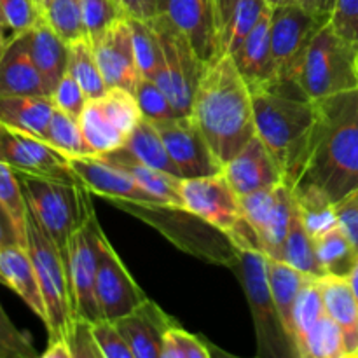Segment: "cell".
I'll list each match as a JSON object with an SVG mask.
<instances>
[{"instance_id": "6da1fadb", "label": "cell", "mask_w": 358, "mask_h": 358, "mask_svg": "<svg viewBox=\"0 0 358 358\" xmlns=\"http://www.w3.org/2000/svg\"><path fill=\"white\" fill-rule=\"evenodd\" d=\"M189 115L222 163L254 138L252 91L233 56L222 52L205 66Z\"/></svg>"}, {"instance_id": "7a4b0ae2", "label": "cell", "mask_w": 358, "mask_h": 358, "mask_svg": "<svg viewBox=\"0 0 358 358\" xmlns=\"http://www.w3.org/2000/svg\"><path fill=\"white\" fill-rule=\"evenodd\" d=\"M301 184L315 185L334 203L358 189V90L320 101V117L294 185Z\"/></svg>"}, {"instance_id": "3957f363", "label": "cell", "mask_w": 358, "mask_h": 358, "mask_svg": "<svg viewBox=\"0 0 358 358\" xmlns=\"http://www.w3.org/2000/svg\"><path fill=\"white\" fill-rule=\"evenodd\" d=\"M255 135L264 142L292 187L299 180L311 135L320 117V101L308 98L297 84H276L252 93Z\"/></svg>"}, {"instance_id": "277c9868", "label": "cell", "mask_w": 358, "mask_h": 358, "mask_svg": "<svg viewBox=\"0 0 358 358\" xmlns=\"http://www.w3.org/2000/svg\"><path fill=\"white\" fill-rule=\"evenodd\" d=\"M20 180L28 210L66 259L70 238L94 213L90 191L80 182H62L30 175H20Z\"/></svg>"}, {"instance_id": "5b68a950", "label": "cell", "mask_w": 358, "mask_h": 358, "mask_svg": "<svg viewBox=\"0 0 358 358\" xmlns=\"http://www.w3.org/2000/svg\"><path fill=\"white\" fill-rule=\"evenodd\" d=\"M27 250L34 262L44 297V325L48 329V338L49 341H58V339L66 341L70 325L76 318L66 261L30 210L27 220Z\"/></svg>"}, {"instance_id": "8992f818", "label": "cell", "mask_w": 358, "mask_h": 358, "mask_svg": "<svg viewBox=\"0 0 358 358\" xmlns=\"http://www.w3.org/2000/svg\"><path fill=\"white\" fill-rule=\"evenodd\" d=\"M236 271L247 296L257 338V357L292 358L297 357L285 334L271 287H269L268 255L259 248H233Z\"/></svg>"}, {"instance_id": "52a82bcc", "label": "cell", "mask_w": 358, "mask_h": 358, "mask_svg": "<svg viewBox=\"0 0 358 358\" xmlns=\"http://www.w3.org/2000/svg\"><path fill=\"white\" fill-rule=\"evenodd\" d=\"M357 45L338 35L331 23L325 24L311 42L306 52L297 86L315 101L358 90L355 66Z\"/></svg>"}, {"instance_id": "ba28073f", "label": "cell", "mask_w": 358, "mask_h": 358, "mask_svg": "<svg viewBox=\"0 0 358 358\" xmlns=\"http://www.w3.org/2000/svg\"><path fill=\"white\" fill-rule=\"evenodd\" d=\"M159 41L163 70L156 84L170 98L177 115H189L196 87L205 72V63L184 34L163 14L149 21Z\"/></svg>"}, {"instance_id": "9c48e42d", "label": "cell", "mask_w": 358, "mask_h": 358, "mask_svg": "<svg viewBox=\"0 0 358 358\" xmlns=\"http://www.w3.org/2000/svg\"><path fill=\"white\" fill-rule=\"evenodd\" d=\"M329 23L297 3L271 7V52L275 84H297L306 52L315 35Z\"/></svg>"}, {"instance_id": "30bf717a", "label": "cell", "mask_w": 358, "mask_h": 358, "mask_svg": "<svg viewBox=\"0 0 358 358\" xmlns=\"http://www.w3.org/2000/svg\"><path fill=\"white\" fill-rule=\"evenodd\" d=\"M180 192L185 212L222 233L227 240L236 236L248 224L241 212L240 196L222 173L182 178Z\"/></svg>"}, {"instance_id": "8fae6325", "label": "cell", "mask_w": 358, "mask_h": 358, "mask_svg": "<svg viewBox=\"0 0 358 358\" xmlns=\"http://www.w3.org/2000/svg\"><path fill=\"white\" fill-rule=\"evenodd\" d=\"M101 234L103 231L96 220V213H93L70 238L69 254L65 259L76 317L86 318L93 324L101 320L100 304H98L96 297V273L98 261H100Z\"/></svg>"}, {"instance_id": "7c38bea8", "label": "cell", "mask_w": 358, "mask_h": 358, "mask_svg": "<svg viewBox=\"0 0 358 358\" xmlns=\"http://www.w3.org/2000/svg\"><path fill=\"white\" fill-rule=\"evenodd\" d=\"M240 203L245 220L254 229L261 250L269 259L282 261L283 245L296 206L292 187L282 182L241 196Z\"/></svg>"}, {"instance_id": "4fadbf2b", "label": "cell", "mask_w": 358, "mask_h": 358, "mask_svg": "<svg viewBox=\"0 0 358 358\" xmlns=\"http://www.w3.org/2000/svg\"><path fill=\"white\" fill-rule=\"evenodd\" d=\"M0 163L13 168L17 175L79 182L69 164V157L34 135L14 131L0 124Z\"/></svg>"}, {"instance_id": "5bb4252c", "label": "cell", "mask_w": 358, "mask_h": 358, "mask_svg": "<svg viewBox=\"0 0 358 358\" xmlns=\"http://www.w3.org/2000/svg\"><path fill=\"white\" fill-rule=\"evenodd\" d=\"M166 145L168 154L182 178L212 177L222 173L224 163L217 157L191 115H178L168 121L154 122Z\"/></svg>"}, {"instance_id": "9a60e30c", "label": "cell", "mask_w": 358, "mask_h": 358, "mask_svg": "<svg viewBox=\"0 0 358 358\" xmlns=\"http://www.w3.org/2000/svg\"><path fill=\"white\" fill-rule=\"evenodd\" d=\"M96 297L101 318L115 322L131 313L147 299L126 266L115 254L105 234L100 240V261L96 273Z\"/></svg>"}, {"instance_id": "2e32d148", "label": "cell", "mask_w": 358, "mask_h": 358, "mask_svg": "<svg viewBox=\"0 0 358 358\" xmlns=\"http://www.w3.org/2000/svg\"><path fill=\"white\" fill-rule=\"evenodd\" d=\"M77 180L93 194L114 203H133L142 208H163L128 171L107 163L98 156L69 157Z\"/></svg>"}, {"instance_id": "e0dca14e", "label": "cell", "mask_w": 358, "mask_h": 358, "mask_svg": "<svg viewBox=\"0 0 358 358\" xmlns=\"http://www.w3.org/2000/svg\"><path fill=\"white\" fill-rule=\"evenodd\" d=\"M91 44L107 87H124L133 93L142 73L133 51L131 24L128 17L114 21L91 41Z\"/></svg>"}, {"instance_id": "ac0fdd59", "label": "cell", "mask_w": 358, "mask_h": 358, "mask_svg": "<svg viewBox=\"0 0 358 358\" xmlns=\"http://www.w3.org/2000/svg\"><path fill=\"white\" fill-rule=\"evenodd\" d=\"M159 14L166 16L187 37L205 65L222 55L213 0H159Z\"/></svg>"}, {"instance_id": "d6986e66", "label": "cell", "mask_w": 358, "mask_h": 358, "mask_svg": "<svg viewBox=\"0 0 358 358\" xmlns=\"http://www.w3.org/2000/svg\"><path fill=\"white\" fill-rule=\"evenodd\" d=\"M222 175L240 198L283 182L282 170L257 135L224 163Z\"/></svg>"}, {"instance_id": "ffe728a7", "label": "cell", "mask_w": 358, "mask_h": 358, "mask_svg": "<svg viewBox=\"0 0 358 358\" xmlns=\"http://www.w3.org/2000/svg\"><path fill=\"white\" fill-rule=\"evenodd\" d=\"M231 56L252 93L268 90L275 84L271 52V9L264 13L254 30L241 42L238 51Z\"/></svg>"}, {"instance_id": "44dd1931", "label": "cell", "mask_w": 358, "mask_h": 358, "mask_svg": "<svg viewBox=\"0 0 358 358\" xmlns=\"http://www.w3.org/2000/svg\"><path fill=\"white\" fill-rule=\"evenodd\" d=\"M173 324L175 322L150 299H145L131 313L115 320L135 358H161L163 336Z\"/></svg>"}, {"instance_id": "7402d4cb", "label": "cell", "mask_w": 358, "mask_h": 358, "mask_svg": "<svg viewBox=\"0 0 358 358\" xmlns=\"http://www.w3.org/2000/svg\"><path fill=\"white\" fill-rule=\"evenodd\" d=\"M49 94L41 72L28 51L27 34H13L0 59V96Z\"/></svg>"}, {"instance_id": "603a6c76", "label": "cell", "mask_w": 358, "mask_h": 358, "mask_svg": "<svg viewBox=\"0 0 358 358\" xmlns=\"http://www.w3.org/2000/svg\"><path fill=\"white\" fill-rule=\"evenodd\" d=\"M269 9L271 6L268 0H213L217 35L222 52L234 55Z\"/></svg>"}, {"instance_id": "cb8c5ba5", "label": "cell", "mask_w": 358, "mask_h": 358, "mask_svg": "<svg viewBox=\"0 0 358 358\" xmlns=\"http://www.w3.org/2000/svg\"><path fill=\"white\" fill-rule=\"evenodd\" d=\"M318 283L324 297L325 313L341 329L346 358H358V301L350 280L322 276Z\"/></svg>"}, {"instance_id": "d4e9b609", "label": "cell", "mask_w": 358, "mask_h": 358, "mask_svg": "<svg viewBox=\"0 0 358 358\" xmlns=\"http://www.w3.org/2000/svg\"><path fill=\"white\" fill-rule=\"evenodd\" d=\"M0 276L3 285L9 287L14 294L23 299V303L45 322V304L38 285L37 273L30 254L21 245H13L0 250Z\"/></svg>"}, {"instance_id": "484cf974", "label": "cell", "mask_w": 358, "mask_h": 358, "mask_svg": "<svg viewBox=\"0 0 358 358\" xmlns=\"http://www.w3.org/2000/svg\"><path fill=\"white\" fill-rule=\"evenodd\" d=\"M101 159H105L107 163L114 164V166L121 168V170L128 171L150 196H152L156 201H159V205L163 208H171V210H184V201H182V178L177 175L166 173V171L154 170V168L147 166V164L138 163L136 159H133L124 149H117L114 152L101 154Z\"/></svg>"}, {"instance_id": "4316f807", "label": "cell", "mask_w": 358, "mask_h": 358, "mask_svg": "<svg viewBox=\"0 0 358 358\" xmlns=\"http://www.w3.org/2000/svg\"><path fill=\"white\" fill-rule=\"evenodd\" d=\"M55 101L48 94L0 96V124L45 140Z\"/></svg>"}, {"instance_id": "83f0119b", "label": "cell", "mask_w": 358, "mask_h": 358, "mask_svg": "<svg viewBox=\"0 0 358 358\" xmlns=\"http://www.w3.org/2000/svg\"><path fill=\"white\" fill-rule=\"evenodd\" d=\"M24 34L31 59L51 94L69 72V44L45 23L44 17Z\"/></svg>"}, {"instance_id": "f1b7e54d", "label": "cell", "mask_w": 358, "mask_h": 358, "mask_svg": "<svg viewBox=\"0 0 358 358\" xmlns=\"http://www.w3.org/2000/svg\"><path fill=\"white\" fill-rule=\"evenodd\" d=\"M268 273L269 287H271V294L273 299H275L276 310H278L280 320H282L290 345L296 350V341H294V306H296V301L301 289L306 285V282L311 276L304 275L299 269L292 268V266L287 264L285 261H278V259L269 257Z\"/></svg>"}, {"instance_id": "f546056e", "label": "cell", "mask_w": 358, "mask_h": 358, "mask_svg": "<svg viewBox=\"0 0 358 358\" xmlns=\"http://www.w3.org/2000/svg\"><path fill=\"white\" fill-rule=\"evenodd\" d=\"M122 149L136 159L138 163L147 164V166L154 168V170L166 171V173L177 175L178 168L175 166L173 159L168 154L166 145H164L163 138L159 135V129L156 128L152 121L142 117L138 121V124L133 128V131L129 133L128 140L124 142ZM182 178V177H180Z\"/></svg>"}, {"instance_id": "4dcf8cb0", "label": "cell", "mask_w": 358, "mask_h": 358, "mask_svg": "<svg viewBox=\"0 0 358 358\" xmlns=\"http://www.w3.org/2000/svg\"><path fill=\"white\" fill-rule=\"evenodd\" d=\"M313 241L318 264L324 271V276L350 278L358 264V252L341 226L338 224L327 233L315 238Z\"/></svg>"}, {"instance_id": "1f68e13d", "label": "cell", "mask_w": 358, "mask_h": 358, "mask_svg": "<svg viewBox=\"0 0 358 358\" xmlns=\"http://www.w3.org/2000/svg\"><path fill=\"white\" fill-rule=\"evenodd\" d=\"M292 192L294 199H296L297 213H299L304 227L313 240L338 226L339 220L338 212H336V203L324 191H320L315 185L301 184L294 185Z\"/></svg>"}, {"instance_id": "d6a6232c", "label": "cell", "mask_w": 358, "mask_h": 358, "mask_svg": "<svg viewBox=\"0 0 358 358\" xmlns=\"http://www.w3.org/2000/svg\"><path fill=\"white\" fill-rule=\"evenodd\" d=\"M79 124L87 145L91 147L94 156L114 152L121 149L128 136L115 128L114 122L107 117L98 100H87L83 114L79 115Z\"/></svg>"}, {"instance_id": "836d02e7", "label": "cell", "mask_w": 358, "mask_h": 358, "mask_svg": "<svg viewBox=\"0 0 358 358\" xmlns=\"http://www.w3.org/2000/svg\"><path fill=\"white\" fill-rule=\"evenodd\" d=\"M69 72L83 87L87 100H98L108 91L101 70L94 56L93 44L87 37L79 38L69 44Z\"/></svg>"}, {"instance_id": "e575fe53", "label": "cell", "mask_w": 358, "mask_h": 358, "mask_svg": "<svg viewBox=\"0 0 358 358\" xmlns=\"http://www.w3.org/2000/svg\"><path fill=\"white\" fill-rule=\"evenodd\" d=\"M282 261H285L292 268L299 269L304 275L313 276V278L324 276V271L318 264L317 252H315V241L304 227L296 206H294L292 220H290L289 233H287L285 245H283Z\"/></svg>"}, {"instance_id": "d590c367", "label": "cell", "mask_w": 358, "mask_h": 358, "mask_svg": "<svg viewBox=\"0 0 358 358\" xmlns=\"http://www.w3.org/2000/svg\"><path fill=\"white\" fill-rule=\"evenodd\" d=\"M45 142L55 147L65 157L94 156L91 147L87 145L86 138H84L79 119L59 110V108H55V112H52Z\"/></svg>"}, {"instance_id": "8d00e7d4", "label": "cell", "mask_w": 358, "mask_h": 358, "mask_svg": "<svg viewBox=\"0 0 358 358\" xmlns=\"http://www.w3.org/2000/svg\"><path fill=\"white\" fill-rule=\"evenodd\" d=\"M0 205L9 215L21 247L27 248L28 203L21 187L20 175L7 164L0 163Z\"/></svg>"}, {"instance_id": "74e56055", "label": "cell", "mask_w": 358, "mask_h": 358, "mask_svg": "<svg viewBox=\"0 0 358 358\" xmlns=\"http://www.w3.org/2000/svg\"><path fill=\"white\" fill-rule=\"evenodd\" d=\"M299 358H346L341 329L327 313L306 334Z\"/></svg>"}, {"instance_id": "f35d334b", "label": "cell", "mask_w": 358, "mask_h": 358, "mask_svg": "<svg viewBox=\"0 0 358 358\" xmlns=\"http://www.w3.org/2000/svg\"><path fill=\"white\" fill-rule=\"evenodd\" d=\"M128 20L131 24L133 51H135V59L140 73H142V77H147V79L156 83L161 70H163V56H161L156 31L150 27L149 21L131 20V17H128Z\"/></svg>"}, {"instance_id": "ab89813d", "label": "cell", "mask_w": 358, "mask_h": 358, "mask_svg": "<svg viewBox=\"0 0 358 358\" xmlns=\"http://www.w3.org/2000/svg\"><path fill=\"white\" fill-rule=\"evenodd\" d=\"M324 315L325 306L320 283H318V278L311 276L306 285L301 289L296 306H294V341H296L297 357H299V348L306 334Z\"/></svg>"}, {"instance_id": "60d3db41", "label": "cell", "mask_w": 358, "mask_h": 358, "mask_svg": "<svg viewBox=\"0 0 358 358\" xmlns=\"http://www.w3.org/2000/svg\"><path fill=\"white\" fill-rule=\"evenodd\" d=\"M44 20L66 44L87 37L79 0H49L44 7Z\"/></svg>"}, {"instance_id": "b9f144b4", "label": "cell", "mask_w": 358, "mask_h": 358, "mask_svg": "<svg viewBox=\"0 0 358 358\" xmlns=\"http://www.w3.org/2000/svg\"><path fill=\"white\" fill-rule=\"evenodd\" d=\"M100 103L107 117L126 136H129L133 128L143 117L135 94L124 87H108L107 94L100 98Z\"/></svg>"}, {"instance_id": "7bdbcfd3", "label": "cell", "mask_w": 358, "mask_h": 358, "mask_svg": "<svg viewBox=\"0 0 358 358\" xmlns=\"http://www.w3.org/2000/svg\"><path fill=\"white\" fill-rule=\"evenodd\" d=\"M133 94H135L136 101H138L142 115L149 119V121L161 122L178 117L170 98L164 94V91L154 80L147 79V77H140Z\"/></svg>"}, {"instance_id": "ee69618b", "label": "cell", "mask_w": 358, "mask_h": 358, "mask_svg": "<svg viewBox=\"0 0 358 358\" xmlns=\"http://www.w3.org/2000/svg\"><path fill=\"white\" fill-rule=\"evenodd\" d=\"M208 345L178 325H170L163 336L161 358H210Z\"/></svg>"}, {"instance_id": "f6af8a7d", "label": "cell", "mask_w": 358, "mask_h": 358, "mask_svg": "<svg viewBox=\"0 0 358 358\" xmlns=\"http://www.w3.org/2000/svg\"><path fill=\"white\" fill-rule=\"evenodd\" d=\"M79 2L90 41H94L105 28L110 27L119 17H124L117 0H79Z\"/></svg>"}, {"instance_id": "bcb514c9", "label": "cell", "mask_w": 358, "mask_h": 358, "mask_svg": "<svg viewBox=\"0 0 358 358\" xmlns=\"http://www.w3.org/2000/svg\"><path fill=\"white\" fill-rule=\"evenodd\" d=\"M38 357L27 332L20 331L0 304V358H35Z\"/></svg>"}, {"instance_id": "7dc6e473", "label": "cell", "mask_w": 358, "mask_h": 358, "mask_svg": "<svg viewBox=\"0 0 358 358\" xmlns=\"http://www.w3.org/2000/svg\"><path fill=\"white\" fill-rule=\"evenodd\" d=\"M0 9L13 34L28 31L44 17L42 9L34 0H0Z\"/></svg>"}, {"instance_id": "c3c4849f", "label": "cell", "mask_w": 358, "mask_h": 358, "mask_svg": "<svg viewBox=\"0 0 358 358\" xmlns=\"http://www.w3.org/2000/svg\"><path fill=\"white\" fill-rule=\"evenodd\" d=\"M93 334L103 358H135L128 341L121 334L115 322L105 320V318L94 322Z\"/></svg>"}, {"instance_id": "681fc988", "label": "cell", "mask_w": 358, "mask_h": 358, "mask_svg": "<svg viewBox=\"0 0 358 358\" xmlns=\"http://www.w3.org/2000/svg\"><path fill=\"white\" fill-rule=\"evenodd\" d=\"M66 343L72 352V358H103L93 334V322L86 318H73L70 331L66 334Z\"/></svg>"}, {"instance_id": "f907efd6", "label": "cell", "mask_w": 358, "mask_h": 358, "mask_svg": "<svg viewBox=\"0 0 358 358\" xmlns=\"http://www.w3.org/2000/svg\"><path fill=\"white\" fill-rule=\"evenodd\" d=\"M51 98L55 101L56 108H59V110L66 112V114L73 115L77 119L83 114L84 107L87 103V96L84 94L83 87L79 86V83L73 79V76L70 72H66L63 76V79L59 80L58 86L51 93Z\"/></svg>"}, {"instance_id": "816d5d0a", "label": "cell", "mask_w": 358, "mask_h": 358, "mask_svg": "<svg viewBox=\"0 0 358 358\" xmlns=\"http://www.w3.org/2000/svg\"><path fill=\"white\" fill-rule=\"evenodd\" d=\"M329 23L336 34L358 48V0H334Z\"/></svg>"}, {"instance_id": "f5cc1de1", "label": "cell", "mask_w": 358, "mask_h": 358, "mask_svg": "<svg viewBox=\"0 0 358 358\" xmlns=\"http://www.w3.org/2000/svg\"><path fill=\"white\" fill-rule=\"evenodd\" d=\"M336 212H338L339 226L358 252V189L336 203Z\"/></svg>"}, {"instance_id": "db71d44e", "label": "cell", "mask_w": 358, "mask_h": 358, "mask_svg": "<svg viewBox=\"0 0 358 358\" xmlns=\"http://www.w3.org/2000/svg\"><path fill=\"white\" fill-rule=\"evenodd\" d=\"M126 17L150 21L159 14V0H117Z\"/></svg>"}, {"instance_id": "11a10c76", "label": "cell", "mask_w": 358, "mask_h": 358, "mask_svg": "<svg viewBox=\"0 0 358 358\" xmlns=\"http://www.w3.org/2000/svg\"><path fill=\"white\" fill-rule=\"evenodd\" d=\"M13 245H20V240H17L16 229H14L9 215L0 205V250L6 247H13Z\"/></svg>"}, {"instance_id": "9f6ffc18", "label": "cell", "mask_w": 358, "mask_h": 358, "mask_svg": "<svg viewBox=\"0 0 358 358\" xmlns=\"http://www.w3.org/2000/svg\"><path fill=\"white\" fill-rule=\"evenodd\" d=\"M294 3L303 7L308 13L327 17V20H331L332 7H334V0H294Z\"/></svg>"}, {"instance_id": "6f0895ef", "label": "cell", "mask_w": 358, "mask_h": 358, "mask_svg": "<svg viewBox=\"0 0 358 358\" xmlns=\"http://www.w3.org/2000/svg\"><path fill=\"white\" fill-rule=\"evenodd\" d=\"M42 358H72V352L65 339H58V341H49L45 352L41 355Z\"/></svg>"}, {"instance_id": "680465c9", "label": "cell", "mask_w": 358, "mask_h": 358, "mask_svg": "<svg viewBox=\"0 0 358 358\" xmlns=\"http://www.w3.org/2000/svg\"><path fill=\"white\" fill-rule=\"evenodd\" d=\"M350 285H352L353 289V294H355L357 301H358V264L355 266V269H353V273L350 275Z\"/></svg>"}, {"instance_id": "91938a15", "label": "cell", "mask_w": 358, "mask_h": 358, "mask_svg": "<svg viewBox=\"0 0 358 358\" xmlns=\"http://www.w3.org/2000/svg\"><path fill=\"white\" fill-rule=\"evenodd\" d=\"M7 42H9V38L3 37V34L0 31V59H2L3 51H6V48H7Z\"/></svg>"}, {"instance_id": "94428289", "label": "cell", "mask_w": 358, "mask_h": 358, "mask_svg": "<svg viewBox=\"0 0 358 358\" xmlns=\"http://www.w3.org/2000/svg\"><path fill=\"white\" fill-rule=\"evenodd\" d=\"M269 6L275 7V6H283V3H292L294 0H268Z\"/></svg>"}, {"instance_id": "6125c7cd", "label": "cell", "mask_w": 358, "mask_h": 358, "mask_svg": "<svg viewBox=\"0 0 358 358\" xmlns=\"http://www.w3.org/2000/svg\"><path fill=\"white\" fill-rule=\"evenodd\" d=\"M6 28H7L6 17H3V14H2V9H0V31H2V34H3V30H6Z\"/></svg>"}, {"instance_id": "be15d7a7", "label": "cell", "mask_w": 358, "mask_h": 358, "mask_svg": "<svg viewBox=\"0 0 358 358\" xmlns=\"http://www.w3.org/2000/svg\"><path fill=\"white\" fill-rule=\"evenodd\" d=\"M34 2H35V3H37V6H38V7H41V9H42V13H44V7H42V0H34Z\"/></svg>"}, {"instance_id": "e7e4bbea", "label": "cell", "mask_w": 358, "mask_h": 358, "mask_svg": "<svg viewBox=\"0 0 358 358\" xmlns=\"http://www.w3.org/2000/svg\"><path fill=\"white\" fill-rule=\"evenodd\" d=\"M355 66H357V73H358V48H357V55H355Z\"/></svg>"}, {"instance_id": "03108f58", "label": "cell", "mask_w": 358, "mask_h": 358, "mask_svg": "<svg viewBox=\"0 0 358 358\" xmlns=\"http://www.w3.org/2000/svg\"><path fill=\"white\" fill-rule=\"evenodd\" d=\"M49 0H42V7H45V3H48Z\"/></svg>"}, {"instance_id": "003e7915", "label": "cell", "mask_w": 358, "mask_h": 358, "mask_svg": "<svg viewBox=\"0 0 358 358\" xmlns=\"http://www.w3.org/2000/svg\"><path fill=\"white\" fill-rule=\"evenodd\" d=\"M0 282H2V276H0Z\"/></svg>"}]
</instances>
